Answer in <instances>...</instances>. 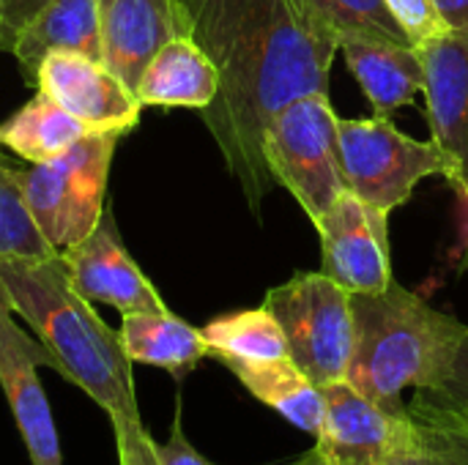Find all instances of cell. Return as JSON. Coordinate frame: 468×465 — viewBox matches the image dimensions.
Wrapping results in <instances>:
<instances>
[{"label": "cell", "mask_w": 468, "mask_h": 465, "mask_svg": "<svg viewBox=\"0 0 468 465\" xmlns=\"http://www.w3.org/2000/svg\"><path fill=\"white\" fill-rule=\"evenodd\" d=\"M189 36L219 71V88L203 123L230 175L261 219L277 186L263 159L274 115L307 93H329L337 33L313 22L296 0H178Z\"/></svg>", "instance_id": "cell-1"}, {"label": "cell", "mask_w": 468, "mask_h": 465, "mask_svg": "<svg viewBox=\"0 0 468 465\" xmlns=\"http://www.w3.org/2000/svg\"><path fill=\"white\" fill-rule=\"evenodd\" d=\"M0 288L38 337L52 370L80 386L112 422L118 463L156 465V441L140 419L132 359L112 332L71 285L60 255L0 263Z\"/></svg>", "instance_id": "cell-2"}, {"label": "cell", "mask_w": 468, "mask_h": 465, "mask_svg": "<svg viewBox=\"0 0 468 465\" xmlns=\"http://www.w3.org/2000/svg\"><path fill=\"white\" fill-rule=\"evenodd\" d=\"M354 354L346 381L373 406L406 414V389L439 386L468 334L466 323L389 282L378 293H351Z\"/></svg>", "instance_id": "cell-3"}, {"label": "cell", "mask_w": 468, "mask_h": 465, "mask_svg": "<svg viewBox=\"0 0 468 465\" xmlns=\"http://www.w3.org/2000/svg\"><path fill=\"white\" fill-rule=\"evenodd\" d=\"M115 143L118 134L90 132L60 156L22 170L30 217L58 255L74 249L101 222Z\"/></svg>", "instance_id": "cell-4"}, {"label": "cell", "mask_w": 468, "mask_h": 465, "mask_svg": "<svg viewBox=\"0 0 468 465\" xmlns=\"http://www.w3.org/2000/svg\"><path fill=\"white\" fill-rule=\"evenodd\" d=\"M337 145L348 192L387 214L409 203L422 178L461 181V164L436 140H414L389 118H337Z\"/></svg>", "instance_id": "cell-5"}, {"label": "cell", "mask_w": 468, "mask_h": 465, "mask_svg": "<svg viewBox=\"0 0 468 465\" xmlns=\"http://www.w3.org/2000/svg\"><path fill=\"white\" fill-rule=\"evenodd\" d=\"M263 159L271 178L293 195L310 222H318L348 192L329 93H307L282 107L266 129Z\"/></svg>", "instance_id": "cell-6"}, {"label": "cell", "mask_w": 468, "mask_h": 465, "mask_svg": "<svg viewBox=\"0 0 468 465\" xmlns=\"http://www.w3.org/2000/svg\"><path fill=\"white\" fill-rule=\"evenodd\" d=\"M263 307L277 318L288 359L315 384L346 381L354 354L351 293L324 271H299L271 288Z\"/></svg>", "instance_id": "cell-7"}, {"label": "cell", "mask_w": 468, "mask_h": 465, "mask_svg": "<svg viewBox=\"0 0 468 465\" xmlns=\"http://www.w3.org/2000/svg\"><path fill=\"white\" fill-rule=\"evenodd\" d=\"M387 211L343 192L313 222L321 236V271L348 293H378L392 282Z\"/></svg>", "instance_id": "cell-8"}, {"label": "cell", "mask_w": 468, "mask_h": 465, "mask_svg": "<svg viewBox=\"0 0 468 465\" xmlns=\"http://www.w3.org/2000/svg\"><path fill=\"white\" fill-rule=\"evenodd\" d=\"M326 422L315 449L326 465H406L409 414H389L348 381L324 386Z\"/></svg>", "instance_id": "cell-9"}, {"label": "cell", "mask_w": 468, "mask_h": 465, "mask_svg": "<svg viewBox=\"0 0 468 465\" xmlns=\"http://www.w3.org/2000/svg\"><path fill=\"white\" fill-rule=\"evenodd\" d=\"M38 365L52 367L47 348L30 340L0 288V386L30 455V465H63L55 419L38 381Z\"/></svg>", "instance_id": "cell-10"}, {"label": "cell", "mask_w": 468, "mask_h": 465, "mask_svg": "<svg viewBox=\"0 0 468 465\" xmlns=\"http://www.w3.org/2000/svg\"><path fill=\"white\" fill-rule=\"evenodd\" d=\"M71 112L88 132L126 134L137 126L143 101L101 60L80 52H49L33 82Z\"/></svg>", "instance_id": "cell-11"}, {"label": "cell", "mask_w": 468, "mask_h": 465, "mask_svg": "<svg viewBox=\"0 0 468 465\" xmlns=\"http://www.w3.org/2000/svg\"><path fill=\"white\" fill-rule=\"evenodd\" d=\"M71 285L90 304H110L121 315L126 312H167V304L151 285V280L140 271L134 258L123 249L121 236L115 230L110 208L104 211L96 230L80 241L74 249L60 255Z\"/></svg>", "instance_id": "cell-12"}, {"label": "cell", "mask_w": 468, "mask_h": 465, "mask_svg": "<svg viewBox=\"0 0 468 465\" xmlns=\"http://www.w3.org/2000/svg\"><path fill=\"white\" fill-rule=\"evenodd\" d=\"M101 63L137 93L151 58L173 38L189 36L178 0H96Z\"/></svg>", "instance_id": "cell-13"}, {"label": "cell", "mask_w": 468, "mask_h": 465, "mask_svg": "<svg viewBox=\"0 0 468 465\" xmlns=\"http://www.w3.org/2000/svg\"><path fill=\"white\" fill-rule=\"evenodd\" d=\"M433 140L461 164L458 192L468 186V30L447 27L420 44Z\"/></svg>", "instance_id": "cell-14"}, {"label": "cell", "mask_w": 468, "mask_h": 465, "mask_svg": "<svg viewBox=\"0 0 468 465\" xmlns=\"http://www.w3.org/2000/svg\"><path fill=\"white\" fill-rule=\"evenodd\" d=\"M340 52L378 118H389L425 90V66L414 44L351 33L340 38Z\"/></svg>", "instance_id": "cell-15"}, {"label": "cell", "mask_w": 468, "mask_h": 465, "mask_svg": "<svg viewBox=\"0 0 468 465\" xmlns=\"http://www.w3.org/2000/svg\"><path fill=\"white\" fill-rule=\"evenodd\" d=\"M27 82L49 52H80L101 60V30L96 0H49L8 44Z\"/></svg>", "instance_id": "cell-16"}, {"label": "cell", "mask_w": 468, "mask_h": 465, "mask_svg": "<svg viewBox=\"0 0 468 465\" xmlns=\"http://www.w3.org/2000/svg\"><path fill=\"white\" fill-rule=\"evenodd\" d=\"M219 88V71L214 60L192 36L167 41L145 66L137 99L143 107H192L203 110L211 104Z\"/></svg>", "instance_id": "cell-17"}, {"label": "cell", "mask_w": 468, "mask_h": 465, "mask_svg": "<svg viewBox=\"0 0 468 465\" xmlns=\"http://www.w3.org/2000/svg\"><path fill=\"white\" fill-rule=\"evenodd\" d=\"M132 365H148L170 373L176 381L189 375L206 356L208 343L200 329L167 312H126L118 329Z\"/></svg>", "instance_id": "cell-18"}, {"label": "cell", "mask_w": 468, "mask_h": 465, "mask_svg": "<svg viewBox=\"0 0 468 465\" xmlns=\"http://www.w3.org/2000/svg\"><path fill=\"white\" fill-rule=\"evenodd\" d=\"M263 406L288 419L296 430L318 439L326 422L324 389L315 386L288 356L274 362H219Z\"/></svg>", "instance_id": "cell-19"}, {"label": "cell", "mask_w": 468, "mask_h": 465, "mask_svg": "<svg viewBox=\"0 0 468 465\" xmlns=\"http://www.w3.org/2000/svg\"><path fill=\"white\" fill-rule=\"evenodd\" d=\"M85 134L90 132L41 90L0 126L3 145L33 164L60 156Z\"/></svg>", "instance_id": "cell-20"}, {"label": "cell", "mask_w": 468, "mask_h": 465, "mask_svg": "<svg viewBox=\"0 0 468 465\" xmlns=\"http://www.w3.org/2000/svg\"><path fill=\"white\" fill-rule=\"evenodd\" d=\"M200 332L208 343V356L217 362H274L288 356L282 329L266 307L219 315Z\"/></svg>", "instance_id": "cell-21"}, {"label": "cell", "mask_w": 468, "mask_h": 465, "mask_svg": "<svg viewBox=\"0 0 468 465\" xmlns=\"http://www.w3.org/2000/svg\"><path fill=\"white\" fill-rule=\"evenodd\" d=\"M406 465H468V419L411 397Z\"/></svg>", "instance_id": "cell-22"}, {"label": "cell", "mask_w": 468, "mask_h": 465, "mask_svg": "<svg viewBox=\"0 0 468 465\" xmlns=\"http://www.w3.org/2000/svg\"><path fill=\"white\" fill-rule=\"evenodd\" d=\"M58 255L36 227L22 192V170L0 162V263Z\"/></svg>", "instance_id": "cell-23"}, {"label": "cell", "mask_w": 468, "mask_h": 465, "mask_svg": "<svg viewBox=\"0 0 468 465\" xmlns=\"http://www.w3.org/2000/svg\"><path fill=\"white\" fill-rule=\"evenodd\" d=\"M296 3L313 22L337 33V38L362 33V36H378V38L411 44L384 0H296Z\"/></svg>", "instance_id": "cell-24"}, {"label": "cell", "mask_w": 468, "mask_h": 465, "mask_svg": "<svg viewBox=\"0 0 468 465\" xmlns=\"http://www.w3.org/2000/svg\"><path fill=\"white\" fill-rule=\"evenodd\" d=\"M414 397L468 419V334L463 337L461 348H458V356H455L447 378L433 389L414 392Z\"/></svg>", "instance_id": "cell-25"}, {"label": "cell", "mask_w": 468, "mask_h": 465, "mask_svg": "<svg viewBox=\"0 0 468 465\" xmlns=\"http://www.w3.org/2000/svg\"><path fill=\"white\" fill-rule=\"evenodd\" d=\"M384 3L392 11V16L400 22V27L406 30V36L414 47H420V44L431 41L433 36H439L441 30H447V22L441 19L433 0H384Z\"/></svg>", "instance_id": "cell-26"}, {"label": "cell", "mask_w": 468, "mask_h": 465, "mask_svg": "<svg viewBox=\"0 0 468 465\" xmlns=\"http://www.w3.org/2000/svg\"><path fill=\"white\" fill-rule=\"evenodd\" d=\"M156 465H217L211 463L208 458H203L189 444V439L184 436V428H181V406L176 411V419H173V428H170V439L165 444H156Z\"/></svg>", "instance_id": "cell-27"}, {"label": "cell", "mask_w": 468, "mask_h": 465, "mask_svg": "<svg viewBox=\"0 0 468 465\" xmlns=\"http://www.w3.org/2000/svg\"><path fill=\"white\" fill-rule=\"evenodd\" d=\"M49 0H0V16H3V41L0 47H8L14 36L47 5Z\"/></svg>", "instance_id": "cell-28"}, {"label": "cell", "mask_w": 468, "mask_h": 465, "mask_svg": "<svg viewBox=\"0 0 468 465\" xmlns=\"http://www.w3.org/2000/svg\"><path fill=\"white\" fill-rule=\"evenodd\" d=\"M447 27L468 30V0H433Z\"/></svg>", "instance_id": "cell-29"}, {"label": "cell", "mask_w": 468, "mask_h": 465, "mask_svg": "<svg viewBox=\"0 0 468 465\" xmlns=\"http://www.w3.org/2000/svg\"><path fill=\"white\" fill-rule=\"evenodd\" d=\"M285 465H326V460H324V458H321V452L313 447L307 455H302L299 460H293V463H285Z\"/></svg>", "instance_id": "cell-30"}, {"label": "cell", "mask_w": 468, "mask_h": 465, "mask_svg": "<svg viewBox=\"0 0 468 465\" xmlns=\"http://www.w3.org/2000/svg\"><path fill=\"white\" fill-rule=\"evenodd\" d=\"M461 197L468 203V186L466 189H461ZM458 269L468 274V233H466V244H463V255H461V263H458Z\"/></svg>", "instance_id": "cell-31"}, {"label": "cell", "mask_w": 468, "mask_h": 465, "mask_svg": "<svg viewBox=\"0 0 468 465\" xmlns=\"http://www.w3.org/2000/svg\"><path fill=\"white\" fill-rule=\"evenodd\" d=\"M0 41H3V16H0Z\"/></svg>", "instance_id": "cell-32"}, {"label": "cell", "mask_w": 468, "mask_h": 465, "mask_svg": "<svg viewBox=\"0 0 468 465\" xmlns=\"http://www.w3.org/2000/svg\"><path fill=\"white\" fill-rule=\"evenodd\" d=\"M0 148H3V140H0Z\"/></svg>", "instance_id": "cell-33"}]
</instances>
